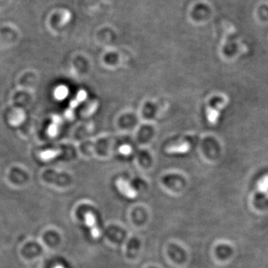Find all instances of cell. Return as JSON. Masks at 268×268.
Returning a JSON list of instances; mask_svg holds the SVG:
<instances>
[{
  "mask_svg": "<svg viewBox=\"0 0 268 268\" xmlns=\"http://www.w3.org/2000/svg\"><path fill=\"white\" fill-rule=\"evenodd\" d=\"M229 99L224 95L214 97L210 100L207 107V116L211 125H216L219 122L221 112L227 105Z\"/></svg>",
  "mask_w": 268,
  "mask_h": 268,
  "instance_id": "6da1fadb",
  "label": "cell"
},
{
  "mask_svg": "<svg viewBox=\"0 0 268 268\" xmlns=\"http://www.w3.org/2000/svg\"><path fill=\"white\" fill-rule=\"evenodd\" d=\"M116 186L119 191L125 197L129 199L136 198L138 193L134 189L128 181L123 179H119L116 181Z\"/></svg>",
  "mask_w": 268,
  "mask_h": 268,
  "instance_id": "7a4b0ae2",
  "label": "cell"
},
{
  "mask_svg": "<svg viewBox=\"0 0 268 268\" xmlns=\"http://www.w3.org/2000/svg\"><path fill=\"white\" fill-rule=\"evenodd\" d=\"M191 148V144L189 142L183 141V142H179L178 145H172L167 148L166 151L169 154H185L188 152Z\"/></svg>",
  "mask_w": 268,
  "mask_h": 268,
  "instance_id": "3957f363",
  "label": "cell"
},
{
  "mask_svg": "<svg viewBox=\"0 0 268 268\" xmlns=\"http://www.w3.org/2000/svg\"><path fill=\"white\" fill-rule=\"evenodd\" d=\"M210 10L207 5L204 4H198L192 10V17L194 19H202L210 14Z\"/></svg>",
  "mask_w": 268,
  "mask_h": 268,
  "instance_id": "277c9868",
  "label": "cell"
},
{
  "mask_svg": "<svg viewBox=\"0 0 268 268\" xmlns=\"http://www.w3.org/2000/svg\"><path fill=\"white\" fill-rule=\"evenodd\" d=\"M85 223L87 227L90 229L96 226V218H95V215L93 213H89V212L85 213Z\"/></svg>",
  "mask_w": 268,
  "mask_h": 268,
  "instance_id": "5b68a950",
  "label": "cell"
},
{
  "mask_svg": "<svg viewBox=\"0 0 268 268\" xmlns=\"http://www.w3.org/2000/svg\"><path fill=\"white\" fill-rule=\"evenodd\" d=\"M54 94H55V97L57 99H63L68 94V90L64 87H60L56 89Z\"/></svg>",
  "mask_w": 268,
  "mask_h": 268,
  "instance_id": "8992f818",
  "label": "cell"
},
{
  "mask_svg": "<svg viewBox=\"0 0 268 268\" xmlns=\"http://www.w3.org/2000/svg\"><path fill=\"white\" fill-rule=\"evenodd\" d=\"M59 153H60V151H45V152H44L41 154V158L45 160H50V159H52L53 157H55Z\"/></svg>",
  "mask_w": 268,
  "mask_h": 268,
  "instance_id": "52a82bcc",
  "label": "cell"
},
{
  "mask_svg": "<svg viewBox=\"0 0 268 268\" xmlns=\"http://www.w3.org/2000/svg\"><path fill=\"white\" fill-rule=\"evenodd\" d=\"M90 235L94 239H97L101 236V229H99L98 226H95L90 229Z\"/></svg>",
  "mask_w": 268,
  "mask_h": 268,
  "instance_id": "ba28073f",
  "label": "cell"
},
{
  "mask_svg": "<svg viewBox=\"0 0 268 268\" xmlns=\"http://www.w3.org/2000/svg\"><path fill=\"white\" fill-rule=\"evenodd\" d=\"M15 117H13L12 120H11V123L17 124L20 123L23 120V113H15Z\"/></svg>",
  "mask_w": 268,
  "mask_h": 268,
  "instance_id": "9c48e42d",
  "label": "cell"
},
{
  "mask_svg": "<svg viewBox=\"0 0 268 268\" xmlns=\"http://www.w3.org/2000/svg\"><path fill=\"white\" fill-rule=\"evenodd\" d=\"M131 149L128 145H124L120 148V152L123 154H128L131 152Z\"/></svg>",
  "mask_w": 268,
  "mask_h": 268,
  "instance_id": "30bf717a",
  "label": "cell"
},
{
  "mask_svg": "<svg viewBox=\"0 0 268 268\" xmlns=\"http://www.w3.org/2000/svg\"><path fill=\"white\" fill-rule=\"evenodd\" d=\"M86 98V93H85V92H84V91H81L80 92H79V95H78L77 97V101H79V102H81L82 101H84V100Z\"/></svg>",
  "mask_w": 268,
  "mask_h": 268,
  "instance_id": "8fae6325",
  "label": "cell"
},
{
  "mask_svg": "<svg viewBox=\"0 0 268 268\" xmlns=\"http://www.w3.org/2000/svg\"><path fill=\"white\" fill-rule=\"evenodd\" d=\"M57 132V129H56L55 125H51L49 128V133L51 135H54Z\"/></svg>",
  "mask_w": 268,
  "mask_h": 268,
  "instance_id": "7c38bea8",
  "label": "cell"
},
{
  "mask_svg": "<svg viewBox=\"0 0 268 268\" xmlns=\"http://www.w3.org/2000/svg\"><path fill=\"white\" fill-rule=\"evenodd\" d=\"M53 268H64V267L62 266V265H57L56 266H54Z\"/></svg>",
  "mask_w": 268,
  "mask_h": 268,
  "instance_id": "4fadbf2b",
  "label": "cell"
}]
</instances>
